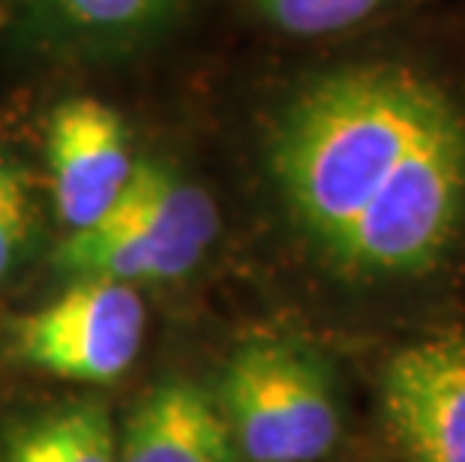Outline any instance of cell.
Segmentation results:
<instances>
[{"instance_id":"obj_1","label":"cell","mask_w":465,"mask_h":462,"mask_svg":"<svg viewBox=\"0 0 465 462\" xmlns=\"http://www.w3.org/2000/svg\"><path fill=\"white\" fill-rule=\"evenodd\" d=\"M276 204L351 285H420L465 259V70L372 54L301 75L264 123Z\"/></svg>"},{"instance_id":"obj_2","label":"cell","mask_w":465,"mask_h":462,"mask_svg":"<svg viewBox=\"0 0 465 462\" xmlns=\"http://www.w3.org/2000/svg\"><path fill=\"white\" fill-rule=\"evenodd\" d=\"M216 231L220 213L202 186L165 165L138 162L103 220L69 231L54 261L75 280H177L202 261Z\"/></svg>"},{"instance_id":"obj_3","label":"cell","mask_w":465,"mask_h":462,"mask_svg":"<svg viewBox=\"0 0 465 462\" xmlns=\"http://www.w3.org/2000/svg\"><path fill=\"white\" fill-rule=\"evenodd\" d=\"M216 406L246 462H319L342 432L328 367L292 337L241 342L225 363Z\"/></svg>"},{"instance_id":"obj_4","label":"cell","mask_w":465,"mask_h":462,"mask_svg":"<svg viewBox=\"0 0 465 462\" xmlns=\"http://www.w3.org/2000/svg\"><path fill=\"white\" fill-rule=\"evenodd\" d=\"M144 321L135 285L75 280L45 307L15 319L9 346L31 369L103 385L133 367L144 342Z\"/></svg>"},{"instance_id":"obj_5","label":"cell","mask_w":465,"mask_h":462,"mask_svg":"<svg viewBox=\"0 0 465 462\" xmlns=\"http://www.w3.org/2000/svg\"><path fill=\"white\" fill-rule=\"evenodd\" d=\"M381 408L405 462H465V337L397 351L381 376Z\"/></svg>"},{"instance_id":"obj_6","label":"cell","mask_w":465,"mask_h":462,"mask_svg":"<svg viewBox=\"0 0 465 462\" xmlns=\"http://www.w3.org/2000/svg\"><path fill=\"white\" fill-rule=\"evenodd\" d=\"M124 121L100 100H69L48 123V169L61 222L82 231L117 202L133 174Z\"/></svg>"},{"instance_id":"obj_7","label":"cell","mask_w":465,"mask_h":462,"mask_svg":"<svg viewBox=\"0 0 465 462\" xmlns=\"http://www.w3.org/2000/svg\"><path fill=\"white\" fill-rule=\"evenodd\" d=\"M220 406L199 385L165 381L138 402L117 462H237Z\"/></svg>"},{"instance_id":"obj_8","label":"cell","mask_w":465,"mask_h":462,"mask_svg":"<svg viewBox=\"0 0 465 462\" xmlns=\"http://www.w3.org/2000/svg\"><path fill=\"white\" fill-rule=\"evenodd\" d=\"M43 6L69 34L94 43H121L165 25L183 0H43Z\"/></svg>"},{"instance_id":"obj_9","label":"cell","mask_w":465,"mask_h":462,"mask_svg":"<svg viewBox=\"0 0 465 462\" xmlns=\"http://www.w3.org/2000/svg\"><path fill=\"white\" fill-rule=\"evenodd\" d=\"M271 27L289 36H333L361 27L397 0H252Z\"/></svg>"},{"instance_id":"obj_10","label":"cell","mask_w":465,"mask_h":462,"mask_svg":"<svg viewBox=\"0 0 465 462\" xmlns=\"http://www.w3.org/2000/svg\"><path fill=\"white\" fill-rule=\"evenodd\" d=\"M36 427L54 462H117L114 429L100 402H69Z\"/></svg>"},{"instance_id":"obj_11","label":"cell","mask_w":465,"mask_h":462,"mask_svg":"<svg viewBox=\"0 0 465 462\" xmlns=\"http://www.w3.org/2000/svg\"><path fill=\"white\" fill-rule=\"evenodd\" d=\"M34 222L31 181L9 156H0V285L9 277Z\"/></svg>"},{"instance_id":"obj_12","label":"cell","mask_w":465,"mask_h":462,"mask_svg":"<svg viewBox=\"0 0 465 462\" xmlns=\"http://www.w3.org/2000/svg\"><path fill=\"white\" fill-rule=\"evenodd\" d=\"M0 462H54V459H52V454H48L43 436H39V427L31 424L6 441L4 454H0Z\"/></svg>"}]
</instances>
